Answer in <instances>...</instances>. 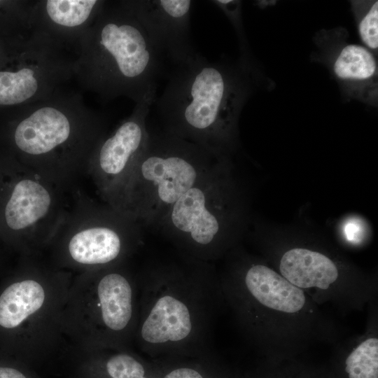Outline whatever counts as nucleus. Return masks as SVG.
I'll return each instance as SVG.
<instances>
[{"label": "nucleus", "mask_w": 378, "mask_h": 378, "mask_svg": "<svg viewBox=\"0 0 378 378\" xmlns=\"http://www.w3.org/2000/svg\"><path fill=\"white\" fill-rule=\"evenodd\" d=\"M230 257L219 275L220 286L225 307L251 347L280 360L344 337L337 321L275 270L241 253Z\"/></svg>", "instance_id": "nucleus-1"}, {"label": "nucleus", "mask_w": 378, "mask_h": 378, "mask_svg": "<svg viewBox=\"0 0 378 378\" xmlns=\"http://www.w3.org/2000/svg\"><path fill=\"white\" fill-rule=\"evenodd\" d=\"M139 316L134 344L150 355L200 356L211 346L225 304L210 262L178 253L136 272Z\"/></svg>", "instance_id": "nucleus-2"}, {"label": "nucleus", "mask_w": 378, "mask_h": 378, "mask_svg": "<svg viewBox=\"0 0 378 378\" xmlns=\"http://www.w3.org/2000/svg\"><path fill=\"white\" fill-rule=\"evenodd\" d=\"M251 91L248 62H211L198 53L175 67L153 104L162 130L223 160Z\"/></svg>", "instance_id": "nucleus-3"}, {"label": "nucleus", "mask_w": 378, "mask_h": 378, "mask_svg": "<svg viewBox=\"0 0 378 378\" xmlns=\"http://www.w3.org/2000/svg\"><path fill=\"white\" fill-rule=\"evenodd\" d=\"M73 277L42 255H19L0 282V354L34 370L65 361L62 319Z\"/></svg>", "instance_id": "nucleus-4"}, {"label": "nucleus", "mask_w": 378, "mask_h": 378, "mask_svg": "<svg viewBox=\"0 0 378 378\" xmlns=\"http://www.w3.org/2000/svg\"><path fill=\"white\" fill-rule=\"evenodd\" d=\"M22 106L8 132L10 153L65 192L86 173L92 151L108 132L107 120L79 93L60 88Z\"/></svg>", "instance_id": "nucleus-5"}, {"label": "nucleus", "mask_w": 378, "mask_h": 378, "mask_svg": "<svg viewBox=\"0 0 378 378\" xmlns=\"http://www.w3.org/2000/svg\"><path fill=\"white\" fill-rule=\"evenodd\" d=\"M76 48L73 73L83 88L104 101L123 96L153 105L162 58L120 1H106Z\"/></svg>", "instance_id": "nucleus-6"}, {"label": "nucleus", "mask_w": 378, "mask_h": 378, "mask_svg": "<svg viewBox=\"0 0 378 378\" xmlns=\"http://www.w3.org/2000/svg\"><path fill=\"white\" fill-rule=\"evenodd\" d=\"M123 262L73 277L62 326L81 351L131 349L139 316L136 272Z\"/></svg>", "instance_id": "nucleus-7"}, {"label": "nucleus", "mask_w": 378, "mask_h": 378, "mask_svg": "<svg viewBox=\"0 0 378 378\" xmlns=\"http://www.w3.org/2000/svg\"><path fill=\"white\" fill-rule=\"evenodd\" d=\"M220 160L162 129L151 130L123 190L119 211L157 227L169 209Z\"/></svg>", "instance_id": "nucleus-8"}, {"label": "nucleus", "mask_w": 378, "mask_h": 378, "mask_svg": "<svg viewBox=\"0 0 378 378\" xmlns=\"http://www.w3.org/2000/svg\"><path fill=\"white\" fill-rule=\"evenodd\" d=\"M46 251L55 267L80 273L130 261L142 244L141 226L80 189Z\"/></svg>", "instance_id": "nucleus-9"}, {"label": "nucleus", "mask_w": 378, "mask_h": 378, "mask_svg": "<svg viewBox=\"0 0 378 378\" xmlns=\"http://www.w3.org/2000/svg\"><path fill=\"white\" fill-rule=\"evenodd\" d=\"M64 194L10 153H0V242L19 255H42L66 213Z\"/></svg>", "instance_id": "nucleus-10"}, {"label": "nucleus", "mask_w": 378, "mask_h": 378, "mask_svg": "<svg viewBox=\"0 0 378 378\" xmlns=\"http://www.w3.org/2000/svg\"><path fill=\"white\" fill-rule=\"evenodd\" d=\"M223 171V160L188 190L157 226L178 253L211 262L232 245L225 229L226 182Z\"/></svg>", "instance_id": "nucleus-11"}, {"label": "nucleus", "mask_w": 378, "mask_h": 378, "mask_svg": "<svg viewBox=\"0 0 378 378\" xmlns=\"http://www.w3.org/2000/svg\"><path fill=\"white\" fill-rule=\"evenodd\" d=\"M64 48L32 31L15 66L0 70V106H24L52 95L74 76Z\"/></svg>", "instance_id": "nucleus-12"}, {"label": "nucleus", "mask_w": 378, "mask_h": 378, "mask_svg": "<svg viewBox=\"0 0 378 378\" xmlns=\"http://www.w3.org/2000/svg\"><path fill=\"white\" fill-rule=\"evenodd\" d=\"M150 108L135 104L132 113L98 142L87 165L85 174L103 202L118 211L126 183L148 141Z\"/></svg>", "instance_id": "nucleus-13"}, {"label": "nucleus", "mask_w": 378, "mask_h": 378, "mask_svg": "<svg viewBox=\"0 0 378 378\" xmlns=\"http://www.w3.org/2000/svg\"><path fill=\"white\" fill-rule=\"evenodd\" d=\"M121 4L140 22L155 48L175 67L198 54L190 36V0H122Z\"/></svg>", "instance_id": "nucleus-14"}, {"label": "nucleus", "mask_w": 378, "mask_h": 378, "mask_svg": "<svg viewBox=\"0 0 378 378\" xmlns=\"http://www.w3.org/2000/svg\"><path fill=\"white\" fill-rule=\"evenodd\" d=\"M103 0H39L33 5V31L65 48L77 44L102 10Z\"/></svg>", "instance_id": "nucleus-15"}, {"label": "nucleus", "mask_w": 378, "mask_h": 378, "mask_svg": "<svg viewBox=\"0 0 378 378\" xmlns=\"http://www.w3.org/2000/svg\"><path fill=\"white\" fill-rule=\"evenodd\" d=\"M378 300L367 306L365 330L332 346L346 378H378Z\"/></svg>", "instance_id": "nucleus-16"}, {"label": "nucleus", "mask_w": 378, "mask_h": 378, "mask_svg": "<svg viewBox=\"0 0 378 378\" xmlns=\"http://www.w3.org/2000/svg\"><path fill=\"white\" fill-rule=\"evenodd\" d=\"M331 71L342 86L358 98L374 102L377 97L378 65L374 54L363 46L344 44L332 55Z\"/></svg>", "instance_id": "nucleus-17"}, {"label": "nucleus", "mask_w": 378, "mask_h": 378, "mask_svg": "<svg viewBox=\"0 0 378 378\" xmlns=\"http://www.w3.org/2000/svg\"><path fill=\"white\" fill-rule=\"evenodd\" d=\"M359 38L374 54L378 50V1H351Z\"/></svg>", "instance_id": "nucleus-18"}, {"label": "nucleus", "mask_w": 378, "mask_h": 378, "mask_svg": "<svg viewBox=\"0 0 378 378\" xmlns=\"http://www.w3.org/2000/svg\"><path fill=\"white\" fill-rule=\"evenodd\" d=\"M0 378H41L36 370L27 365L0 354Z\"/></svg>", "instance_id": "nucleus-19"}, {"label": "nucleus", "mask_w": 378, "mask_h": 378, "mask_svg": "<svg viewBox=\"0 0 378 378\" xmlns=\"http://www.w3.org/2000/svg\"><path fill=\"white\" fill-rule=\"evenodd\" d=\"M162 378H205L196 368L188 366L178 367L166 373Z\"/></svg>", "instance_id": "nucleus-20"}, {"label": "nucleus", "mask_w": 378, "mask_h": 378, "mask_svg": "<svg viewBox=\"0 0 378 378\" xmlns=\"http://www.w3.org/2000/svg\"><path fill=\"white\" fill-rule=\"evenodd\" d=\"M8 249L3 244H0V276L2 275L6 259H7V251Z\"/></svg>", "instance_id": "nucleus-21"}, {"label": "nucleus", "mask_w": 378, "mask_h": 378, "mask_svg": "<svg viewBox=\"0 0 378 378\" xmlns=\"http://www.w3.org/2000/svg\"><path fill=\"white\" fill-rule=\"evenodd\" d=\"M0 244H1V243L0 242Z\"/></svg>", "instance_id": "nucleus-22"}]
</instances>
